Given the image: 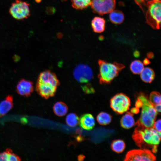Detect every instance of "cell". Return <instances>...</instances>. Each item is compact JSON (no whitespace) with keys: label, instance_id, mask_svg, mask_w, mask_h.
<instances>
[{"label":"cell","instance_id":"1","mask_svg":"<svg viewBox=\"0 0 161 161\" xmlns=\"http://www.w3.org/2000/svg\"><path fill=\"white\" fill-rule=\"evenodd\" d=\"M132 138L136 144L141 148H151L152 152H156L157 146L161 141V132L153 127L146 128L137 126Z\"/></svg>","mask_w":161,"mask_h":161},{"label":"cell","instance_id":"37","mask_svg":"<svg viewBox=\"0 0 161 161\" xmlns=\"http://www.w3.org/2000/svg\"><path fill=\"white\" fill-rule=\"evenodd\" d=\"M35 1L36 2L38 3L41 1V0H35Z\"/></svg>","mask_w":161,"mask_h":161},{"label":"cell","instance_id":"32","mask_svg":"<svg viewBox=\"0 0 161 161\" xmlns=\"http://www.w3.org/2000/svg\"><path fill=\"white\" fill-rule=\"evenodd\" d=\"M13 61L15 62H17L19 61L20 59L19 56L16 55H14L13 56Z\"/></svg>","mask_w":161,"mask_h":161},{"label":"cell","instance_id":"12","mask_svg":"<svg viewBox=\"0 0 161 161\" xmlns=\"http://www.w3.org/2000/svg\"><path fill=\"white\" fill-rule=\"evenodd\" d=\"M79 123L81 128L88 130L93 129L95 125L94 117L91 114L89 113L82 115L80 118Z\"/></svg>","mask_w":161,"mask_h":161},{"label":"cell","instance_id":"3","mask_svg":"<svg viewBox=\"0 0 161 161\" xmlns=\"http://www.w3.org/2000/svg\"><path fill=\"white\" fill-rule=\"evenodd\" d=\"M137 98L142 103V109L140 117L135 125L146 128L153 127L157 112L145 94L140 92Z\"/></svg>","mask_w":161,"mask_h":161},{"label":"cell","instance_id":"14","mask_svg":"<svg viewBox=\"0 0 161 161\" xmlns=\"http://www.w3.org/2000/svg\"><path fill=\"white\" fill-rule=\"evenodd\" d=\"M105 21L103 18L96 17L92 20L91 25L93 31L95 32L100 33L105 30Z\"/></svg>","mask_w":161,"mask_h":161},{"label":"cell","instance_id":"34","mask_svg":"<svg viewBox=\"0 0 161 161\" xmlns=\"http://www.w3.org/2000/svg\"><path fill=\"white\" fill-rule=\"evenodd\" d=\"M150 63L149 61L147 58H145L143 61V64L145 65H148Z\"/></svg>","mask_w":161,"mask_h":161},{"label":"cell","instance_id":"22","mask_svg":"<svg viewBox=\"0 0 161 161\" xmlns=\"http://www.w3.org/2000/svg\"><path fill=\"white\" fill-rule=\"evenodd\" d=\"M130 68L133 74H139L144 68L143 64L139 60H135L131 63Z\"/></svg>","mask_w":161,"mask_h":161},{"label":"cell","instance_id":"16","mask_svg":"<svg viewBox=\"0 0 161 161\" xmlns=\"http://www.w3.org/2000/svg\"><path fill=\"white\" fill-rule=\"evenodd\" d=\"M154 72L152 69L149 67L144 68L140 73L141 80L145 83H151L154 79Z\"/></svg>","mask_w":161,"mask_h":161},{"label":"cell","instance_id":"17","mask_svg":"<svg viewBox=\"0 0 161 161\" xmlns=\"http://www.w3.org/2000/svg\"><path fill=\"white\" fill-rule=\"evenodd\" d=\"M53 112L56 115L62 117L65 115L67 113L68 108L65 103L62 102H58L54 105Z\"/></svg>","mask_w":161,"mask_h":161},{"label":"cell","instance_id":"26","mask_svg":"<svg viewBox=\"0 0 161 161\" xmlns=\"http://www.w3.org/2000/svg\"><path fill=\"white\" fill-rule=\"evenodd\" d=\"M83 89L85 92L87 94L93 93L95 92L93 88L90 85H88L83 86Z\"/></svg>","mask_w":161,"mask_h":161},{"label":"cell","instance_id":"24","mask_svg":"<svg viewBox=\"0 0 161 161\" xmlns=\"http://www.w3.org/2000/svg\"><path fill=\"white\" fill-rule=\"evenodd\" d=\"M66 121L68 126L73 127L76 126L78 124L79 119L76 114L70 113L66 116Z\"/></svg>","mask_w":161,"mask_h":161},{"label":"cell","instance_id":"9","mask_svg":"<svg viewBox=\"0 0 161 161\" xmlns=\"http://www.w3.org/2000/svg\"><path fill=\"white\" fill-rule=\"evenodd\" d=\"M155 156L149 150L145 149H134L127 153L124 161H149L155 160Z\"/></svg>","mask_w":161,"mask_h":161},{"label":"cell","instance_id":"19","mask_svg":"<svg viewBox=\"0 0 161 161\" xmlns=\"http://www.w3.org/2000/svg\"><path fill=\"white\" fill-rule=\"evenodd\" d=\"M18 157L9 149L0 153V161H16Z\"/></svg>","mask_w":161,"mask_h":161},{"label":"cell","instance_id":"25","mask_svg":"<svg viewBox=\"0 0 161 161\" xmlns=\"http://www.w3.org/2000/svg\"><path fill=\"white\" fill-rule=\"evenodd\" d=\"M160 95V93L157 92L153 91L150 93L149 99L154 106L161 103Z\"/></svg>","mask_w":161,"mask_h":161},{"label":"cell","instance_id":"10","mask_svg":"<svg viewBox=\"0 0 161 161\" xmlns=\"http://www.w3.org/2000/svg\"><path fill=\"white\" fill-rule=\"evenodd\" d=\"M73 75L75 79L81 83L88 82L93 77V74L90 67L86 65L80 64L74 69Z\"/></svg>","mask_w":161,"mask_h":161},{"label":"cell","instance_id":"2","mask_svg":"<svg viewBox=\"0 0 161 161\" xmlns=\"http://www.w3.org/2000/svg\"><path fill=\"white\" fill-rule=\"evenodd\" d=\"M60 84L55 74L50 70H46L39 75L36 90L38 95L47 99L55 95Z\"/></svg>","mask_w":161,"mask_h":161},{"label":"cell","instance_id":"8","mask_svg":"<svg viewBox=\"0 0 161 161\" xmlns=\"http://www.w3.org/2000/svg\"><path fill=\"white\" fill-rule=\"evenodd\" d=\"M90 6L94 13L103 15L114 10L116 0H91Z\"/></svg>","mask_w":161,"mask_h":161},{"label":"cell","instance_id":"36","mask_svg":"<svg viewBox=\"0 0 161 161\" xmlns=\"http://www.w3.org/2000/svg\"><path fill=\"white\" fill-rule=\"evenodd\" d=\"M84 157H85L83 155H81L78 157V159H79V160H83Z\"/></svg>","mask_w":161,"mask_h":161},{"label":"cell","instance_id":"20","mask_svg":"<svg viewBox=\"0 0 161 161\" xmlns=\"http://www.w3.org/2000/svg\"><path fill=\"white\" fill-rule=\"evenodd\" d=\"M126 147L124 142L120 139L115 140L112 142L111 147L112 150L117 153L122 152L124 150Z\"/></svg>","mask_w":161,"mask_h":161},{"label":"cell","instance_id":"28","mask_svg":"<svg viewBox=\"0 0 161 161\" xmlns=\"http://www.w3.org/2000/svg\"><path fill=\"white\" fill-rule=\"evenodd\" d=\"M135 1L139 5H140V3H142L146 5V3L152 1H161V0H135Z\"/></svg>","mask_w":161,"mask_h":161},{"label":"cell","instance_id":"6","mask_svg":"<svg viewBox=\"0 0 161 161\" xmlns=\"http://www.w3.org/2000/svg\"><path fill=\"white\" fill-rule=\"evenodd\" d=\"M10 15L17 20H22L30 15L29 4L21 0H16L13 3L9 10Z\"/></svg>","mask_w":161,"mask_h":161},{"label":"cell","instance_id":"7","mask_svg":"<svg viewBox=\"0 0 161 161\" xmlns=\"http://www.w3.org/2000/svg\"><path fill=\"white\" fill-rule=\"evenodd\" d=\"M130 100L126 95L120 93L114 96L110 101V106L117 114H121L127 111L130 106Z\"/></svg>","mask_w":161,"mask_h":161},{"label":"cell","instance_id":"13","mask_svg":"<svg viewBox=\"0 0 161 161\" xmlns=\"http://www.w3.org/2000/svg\"><path fill=\"white\" fill-rule=\"evenodd\" d=\"M13 98L12 96L7 95L0 103V117L7 114L13 106Z\"/></svg>","mask_w":161,"mask_h":161},{"label":"cell","instance_id":"31","mask_svg":"<svg viewBox=\"0 0 161 161\" xmlns=\"http://www.w3.org/2000/svg\"><path fill=\"white\" fill-rule=\"evenodd\" d=\"M154 107L157 112H161V104L156 105Z\"/></svg>","mask_w":161,"mask_h":161},{"label":"cell","instance_id":"27","mask_svg":"<svg viewBox=\"0 0 161 161\" xmlns=\"http://www.w3.org/2000/svg\"><path fill=\"white\" fill-rule=\"evenodd\" d=\"M153 128L157 131L161 132V119L155 121Z\"/></svg>","mask_w":161,"mask_h":161},{"label":"cell","instance_id":"29","mask_svg":"<svg viewBox=\"0 0 161 161\" xmlns=\"http://www.w3.org/2000/svg\"><path fill=\"white\" fill-rule=\"evenodd\" d=\"M142 104V102L139 99L137 98L135 104V107L139 108L141 107Z\"/></svg>","mask_w":161,"mask_h":161},{"label":"cell","instance_id":"15","mask_svg":"<svg viewBox=\"0 0 161 161\" xmlns=\"http://www.w3.org/2000/svg\"><path fill=\"white\" fill-rule=\"evenodd\" d=\"M120 122L121 126L124 129H129L132 127L135 124L132 113L127 112L122 117Z\"/></svg>","mask_w":161,"mask_h":161},{"label":"cell","instance_id":"5","mask_svg":"<svg viewBox=\"0 0 161 161\" xmlns=\"http://www.w3.org/2000/svg\"><path fill=\"white\" fill-rule=\"evenodd\" d=\"M146 5V22L153 28L159 29L161 27V1L149 2Z\"/></svg>","mask_w":161,"mask_h":161},{"label":"cell","instance_id":"38","mask_svg":"<svg viewBox=\"0 0 161 161\" xmlns=\"http://www.w3.org/2000/svg\"><path fill=\"white\" fill-rule=\"evenodd\" d=\"M160 99H161V95H160Z\"/></svg>","mask_w":161,"mask_h":161},{"label":"cell","instance_id":"18","mask_svg":"<svg viewBox=\"0 0 161 161\" xmlns=\"http://www.w3.org/2000/svg\"><path fill=\"white\" fill-rule=\"evenodd\" d=\"M109 13V18L112 23L115 24H119L123 21L124 15L121 11L114 10Z\"/></svg>","mask_w":161,"mask_h":161},{"label":"cell","instance_id":"30","mask_svg":"<svg viewBox=\"0 0 161 161\" xmlns=\"http://www.w3.org/2000/svg\"><path fill=\"white\" fill-rule=\"evenodd\" d=\"M139 111V108L136 107L132 108L131 109V112L132 114H137Z\"/></svg>","mask_w":161,"mask_h":161},{"label":"cell","instance_id":"11","mask_svg":"<svg viewBox=\"0 0 161 161\" xmlns=\"http://www.w3.org/2000/svg\"><path fill=\"white\" fill-rule=\"evenodd\" d=\"M16 88L18 94L28 97L31 95L34 91L33 83L30 80L22 78L18 81Z\"/></svg>","mask_w":161,"mask_h":161},{"label":"cell","instance_id":"4","mask_svg":"<svg viewBox=\"0 0 161 161\" xmlns=\"http://www.w3.org/2000/svg\"><path fill=\"white\" fill-rule=\"evenodd\" d=\"M98 63L99 67L98 77L100 84L110 83L125 67L120 63H109L100 59L98 60Z\"/></svg>","mask_w":161,"mask_h":161},{"label":"cell","instance_id":"33","mask_svg":"<svg viewBox=\"0 0 161 161\" xmlns=\"http://www.w3.org/2000/svg\"><path fill=\"white\" fill-rule=\"evenodd\" d=\"M147 56L148 58L151 59L153 58L154 55L153 53L149 52L147 54Z\"/></svg>","mask_w":161,"mask_h":161},{"label":"cell","instance_id":"21","mask_svg":"<svg viewBox=\"0 0 161 161\" xmlns=\"http://www.w3.org/2000/svg\"><path fill=\"white\" fill-rule=\"evenodd\" d=\"M112 116L107 113L102 112L97 117V120L100 125H106L110 123L112 120Z\"/></svg>","mask_w":161,"mask_h":161},{"label":"cell","instance_id":"35","mask_svg":"<svg viewBox=\"0 0 161 161\" xmlns=\"http://www.w3.org/2000/svg\"><path fill=\"white\" fill-rule=\"evenodd\" d=\"M134 56L136 57H138L140 56V53L138 51H135L134 53Z\"/></svg>","mask_w":161,"mask_h":161},{"label":"cell","instance_id":"23","mask_svg":"<svg viewBox=\"0 0 161 161\" xmlns=\"http://www.w3.org/2000/svg\"><path fill=\"white\" fill-rule=\"evenodd\" d=\"M72 7L76 9L82 10L90 5L91 0H71Z\"/></svg>","mask_w":161,"mask_h":161}]
</instances>
